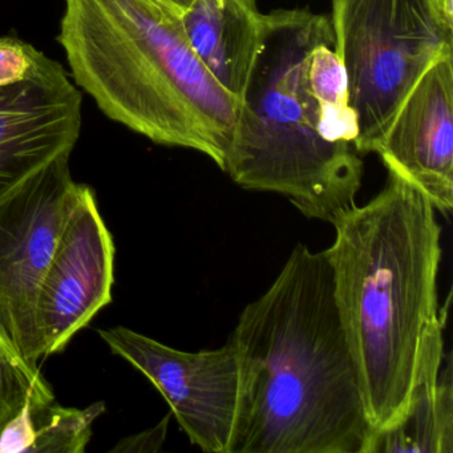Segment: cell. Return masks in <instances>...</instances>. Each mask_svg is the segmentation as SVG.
I'll use <instances>...</instances> for the list:
<instances>
[{"instance_id":"2e32d148","label":"cell","mask_w":453,"mask_h":453,"mask_svg":"<svg viewBox=\"0 0 453 453\" xmlns=\"http://www.w3.org/2000/svg\"><path fill=\"white\" fill-rule=\"evenodd\" d=\"M171 416L172 412L168 413L157 426L121 440L113 448L112 452H158L165 442Z\"/></svg>"},{"instance_id":"7a4b0ae2","label":"cell","mask_w":453,"mask_h":453,"mask_svg":"<svg viewBox=\"0 0 453 453\" xmlns=\"http://www.w3.org/2000/svg\"><path fill=\"white\" fill-rule=\"evenodd\" d=\"M357 124L331 19L265 14L264 47L238 108L224 172L243 189L285 196L331 225L357 206Z\"/></svg>"},{"instance_id":"5bb4252c","label":"cell","mask_w":453,"mask_h":453,"mask_svg":"<svg viewBox=\"0 0 453 453\" xmlns=\"http://www.w3.org/2000/svg\"><path fill=\"white\" fill-rule=\"evenodd\" d=\"M54 397L39 367L26 362L0 333V436L28 403Z\"/></svg>"},{"instance_id":"e0dca14e","label":"cell","mask_w":453,"mask_h":453,"mask_svg":"<svg viewBox=\"0 0 453 453\" xmlns=\"http://www.w3.org/2000/svg\"><path fill=\"white\" fill-rule=\"evenodd\" d=\"M161 4H165L172 12H176L177 15L181 17L190 6H192L195 0H160Z\"/></svg>"},{"instance_id":"ba28073f","label":"cell","mask_w":453,"mask_h":453,"mask_svg":"<svg viewBox=\"0 0 453 453\" xmlns=\"http://www.w3.org/2000/svg\"><path fill=\"white\" fill-rule=\"evenodd\" d=\"M115 242L88 185L78 196L47 270L38 301L44 357L58 354L112 302Z\"/></svg>"},{"instance_id":"ac0fdd59","label":"cell","mask_w":453,"mask_h":453,"mask_svg":"<svg viewBox=\"0 0 453 453\" xmlns=\"http://www.w3.org/2000/svg\"><path fill=\"white\" fill-rule=\"evenodd\" d=\"M437 2L444 10L445 14L453 19V0H437Z\"/></svg>"},{"instance_id":"8992f818","label":"cell","mask_w":453,"mask_h":453,"mask_svg":"<svg viewBox=\"0 0 453 453\" xmlns=\"http://www.w3.org/2000/svg\"><path fill=\"white\" fill-rule=\"evenodd\" d=\"M68 160L58 158L0 200V333L34 367L46 357L39 294L78 196Z\"/></svg>"},{"instance_id":"9c48e42d","label":"cell","mask_w":453,"mask_h":453,"mask_svg":"<svg viewBox=\"0 0 453 453\" xmlns=\"http://www.w3.org/2000/svg\"><path fill=\"white\" fill-rule=\"evenodd\" d=\"M81 128V91L49 57L30 78L0 87V200L70 156Z\"/></svg>"},{"instance_id":"4fadbf2b","label":"cell","mask_w":453,"mask_h":453,"mask_svg":"<svg viewBox=\"0 0 453 453\" xmlns=\"http://www.w3.org/2000/svg\"><path fill=\"white\" fill-rule=\"evenodd\" d=\"M104 412L103 402L81 410L63 407L57 397L34 400L4 428L0 453H84Z\"/></svg>"},{"instance_id":"277c9868","label":"cell","mask_w":453,"mask_h":453,"mask_svg":"<svg viewBox=\"0 0 453 453\" xmlns=\"http://www.w3.org/2000/svg\"><path fill=\"white\" fill-rule=\"evenodd\" d=\"M58 41L111 120L224 171L240 103L190 49L180 15L160 0H65Z\"/></svg>"},{"instance_id":"5b68a950","label":"cell","mask_w":453,"mask_h":453,"mask_svg":"<svg viewBox=\"0 0 453 453\" xmlns=\"http://www.w3.org/2000/svg\"><path fill=\"white\" fill-rule=\"evenodd\" d=\"M336 50L357 124V153H368L416 81L453 54V19L437 0H334Z\"/></svg>"},{"instance_id":"7c38bea8","label":"cell","mask_w":453,"mask_h":453,"mask_svg":"<svg viewBox=\"0 0 453 453\" xmlns=\"http://www.w3.org/2000/svg\"><path fill=\"white\" fill-rule=\"evenodd\" d=\"M180 19L203 67L241 103L264 47L265 14L257 0H195Z\"/></svg>"},{"instance_id":"3957f363","label":"cell","mask_w":453,"mask_h":453,"mask_svg":"<svg viewBox=\"0 0 453 453\" xmlns=\"http://www.w3.org/2000/svg\"><path fill=\"white\" fill-rule=\"evenodd\" d=\"M333 225L326 253L336 304L378 434L404 412L426 334L440 318L441 226L426 196L392 173L376 197Z\"/></svg>"},{"instance_id":"9a60e30c","label":"cell","mask_w":453,"mask_h":453,"mask_svg":"<svg viewBox=\"0 0 453 453\" xmlns=\"http://www.w3.org/2000/svg\"><path fill=\"white\" fill-rule=\"evenodd\" d=\"M46 59V55L19 39L0 38V87L26 81Z\"/></svg>"},{"instance_id":"52a82bcc","label":"cell","mask_w":453,"mask_h":453,"mask_svg":"<svg viewBox=\"0 0 453 453\" xmlns=\"http://www.w3.org/2000/svg\"><path fill=\"white\" fill-rule=\"evenodd\" d=\"M99 335L165 397L193 445L232 452L241 397L240 355L232 341L221 349L185 352L124 326Z\"/></svg>"},{"instance_id":"6da1fadb","label":"cell","mask_w":453,"mask_h":453,"mask_svg":"<svg viewBox=\"0 0 453 453\" xmlns=\"http://www.w3.org/2000/svg\"><path fill=\"white\" fill-rule=\"evenodd\" d=\"M229 341L241 365L230 453H365L372 431L326 250L298 243Z\"/></svg>"},{"instance_id":"8fae6325","label":"cell","mask_w":453,"mask_h":453,"mask_svg":"<svg viewBox=\"0 0 453 453\" xmlns=\"http://www.w3.org/2000/svg\"><path fill=\"white\" fill-rule=\"evenodd\" d=\"M442 331L439 318L426 334L404 412L371 436L365 453H453L452 357Z\"/></svg>"},{"instance_id":"30bf717a","label":"cell","mask_w":453,"mask_h":453,"mask_svg":"<svg viewBox=\"0 0 453 453\" xmlns=\"http://www.w3.org/2000/svg\"><path fill=\"white\" fill-rule=\"evenodd\" d=\"M370 152L426 196L434 211L452 213L453 54L434 60L416 81Z\"/></svg>"}]
</instances>
